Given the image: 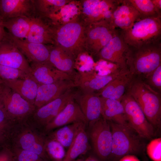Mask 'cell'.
<instances>
[{
  "mask_svg": "<svg viewBox=\"0 0 161 161\" xmlns=\"http://www.w3.org/2000/svg\"><path fill=\"white\" fill-rule=\"evenodd\" d=\"M126 57L129 72L143 80L161 65V40L137 47L129 46Z\"/></svg>",
  "mask_w": 161,
  "mask_h": 161,
  "instance_id": "cell-1",
  "label": "cell"
},
{
  "mask_svg": "<svg viewBox=\"0 0 161 161\" xmlns=\"http://www.w3.org/2000/svg\"><path fill=\"white\" fill-rule=\"evenodd\" d=\"M126 92L137 103L155 129L160 128L161 125V93L152 89L142 80L134 77Z\"/></svg>",
  "mask_w": 161,
  "mask_h": 161,
  "instance_id": "cell-2",
  "label": "cell"
},
{
  "mask_svg": "<svg viewBox=\"0 0 161 161\" xmlns=\"http://www.w3.org/2000/svg\"><path fill=\"white\" fill-rule=\"evenodd\" d=\"M112 134L110 161H118L127 155L141 154L144 146L143 138L130 127L108 121Z\"/></svg>",
  "mask_w": 161,
  "mask_h": 161,
  "instance_id": "cell-3",
  "label": "cell"
},
{
  "mask_svg": "<svg viewBox=\"0 0 161 161\" xmlns=\"http://www.w3.org/2000/svg\"><path fill=\"white\" fill-rule=\"evenodd\" d=\"M49 25L54 45L68 51L75 59L86 52V26L79 20L61 25Z\"/></svg>",
  "mask_w": 161,
  "mask_h": 161,
  "instance_id": "cell-4",
  "label": "cell"
},
{
  "mask_svg": "<svg viewBox=\"0 0 161 161\" xmlns=\"http://www.w3.org/2000/svg\"><path fill=\"white\" fill-rule=\"evenodd\" d=\"M129 46L137 47L161 40V18L141 19L129 28L119 30Z\"/></svg>",
  "mask_w": 161,
  "mask_h": 161,
  "instance_id": "cell-5",
  "label": "cell"
},
{
  "mask_svg": "<svg viewBox=\"0 0 161 161\" xmlns=\"http://www.w3.org/2000/svg\"><path fill=\"white\" fill-rule=\"evenodd\" d=\"M0 108L13 122L27 117L35 110L34 106L4 82L0 86Z\"/></svg>",
  "mask_w": 161,
  "mask_h": 161,
  "instance_id": "cell-6",
  "label": "cell"
},
{
  "mask_svg": "<svg viewBox=\"0 0 161 161\" xmlns=\"http://www.w3.org/2000/svg\"><path fill=\"white\" fill-rule=\"evenodd\" d=\"M88 125V136L92 143L93 155L100 161H110L112 134L108 121L102 117Z\"/></svg>",
  "mask_w": 161,
  "mask_h": 161,
  "instance_id": "cell-7",
  "label": "cell"
},
{
  "mask_svg": "<svg viewBox=\"0 0 161 161\" xmlns=\"http://www.w3.org/2000/svg\"><path fill=\"white\" fill-rule=\"evenodd\" d=\"M120 101L129 127L144 139H150L154 137L155 129L132 97L126 92Z\"/></svg>",
  "mask_w": 161,
  "mask_h": 161,
  "instance_id": "cell-8",
  "label": "cell"
},
{
  "mask_svg": "<svg viewBox=\"0 0 161 161\" xmlns=\"http://www.w3.org/2000/svg\"><path fill=\"white\" fill-rule=\"evenodd\" d=\"M118 30L105 21L86 26V52L92 55H96L115 35Z\"/></svg>",
  "mask_w": 161,
  "mask_h": 161,
  "instance_id": "cell-9",
  "label": "cell"
},
{
  "mask_svg": "<svg viewBox=\"0 0 161 161\" xmlns=\"http://www.w3.org/2000/svg\"><path fill=\"white\" fill-rule=\"evenodd\" d=\"M127 69L117 68L105 75H98L93 71L77 73L75 81L82 92L96 94Z\"/></svg>",
  "mask_w": 161,
  "mask_h": 161,
  "instance_id": "cell-10",
  "label": "cell"
},
{
  "mask_svg": "<svg viewBox=\"0 0 161 161\" xmlns=\"http://www.w3.org/2000/svg\"><path fill=\"white\" fill-rule=\"evenodd\" d=\"M72 88L58 97L35 110L33 118L37 124L46 126L53 120L71 101L75 100L76 92Z\"/></svg>",
  "mask_w": 161,
  "mask_h": 161,
  "instance_id": "cell-11",
  "label": "cell"
},
{
  "mask_svg": "<svg viewBox=\"0 0 161 161\" xmlns=\"http://www.w3.org/2000/svg\"><path fill=\"white\" fill-rule=\"evenodd\" d=\"M0 64L21 70L28 75L31 72L27 59L10 39L8 32L0 42Z\"/></svg>",
  "mask_w": 161,
  "mask_h": 161,
  "instance_id": "cell-12",
  "label": "cell"
},
{
  "mask_svg": "<svg viewBox=\"0 0 161 161\" xmlns=\"http://www.w3.org/2000/svg\"><path fill=\"white\" fill-rule=\"evenodd\" d=\"M128 48L119 30L115 35L95 56L99 59L114 64L120 69H127L126 55Z\"/></svg>",
  "mask_w": 161,
  "mask_h": 161,
  "instance_id": "cell-13",
  "label": "cell"
},
{
  "mask_svg": "<svg viewBox=\"0 0 161 161\" xmlns=\"http://www.w3.org/2000/svg\"><path fill=\"white\" fill-rule=\"evenodd\" d=\"M31 72L29 76L38 84H46L75 78L68 74L54 67L49 61L31 63Z\"/></svg>",
  "mask_w": 161,
  "mask_h": 161,
  "instance_id": "cell-14",
  "label": "cell"
},
{
  "mask_svg": "<svg viewBox=\"0 0 161 161\" xmlns=\"http://www.w3.org/2000/svg\"><path fill=\"white\" fill-rule=\"evenodd\" d=\"M21 129L14 136V147L34 153L48 161L49 158L45 151L44 139L29 128Z\"/></svg>",
  "mask_w": 161,
  "mask_h": 161,
  "instance_id": "cell-15",
  "label": "cell"
},
{
  "mask_svg": "<svg viewBox=\"0 0 161 161\" xmlns=\"http://www.w3.org/2000/svg\"><path fill=\"white\" fill-rule=\"evenodd\" d=\"M77 87L75 80L38 85L34 106L35 109L55 99L67 90Z\"/></svg>",
  "mask_w": 161,
  "mask_h": 161,
  "instance_id": "cell-16",
  "label": "cell"
},
{
  "mask_svg": "<svg viewBox=\"0 0 161 161\" xmlns=\"http://www.w3.org/2000/svg\"><path fill=\"white\" fill-rule=\"evenodd\" d=\"M36 15L34 0H0V19L3 21L20 16Z\"/></svg>",
  "mask_w": 161,
  "mask_h": 161,
  "instance_id": "cell-17",
  "label": "cell"
},
{
  "mask_svg": "<svg viewBox=\"0 0 161 161\" xmlns=\"http://www.w3.org/2000/svg\"><path fill=\"white\" fill-rule=\"evenodd\" d=\"M8 34L15 46L31 63L48 61L51 45L30 42L14 38L8 33Z\"/></svg>",
  "mask_w": 161,
  "mask_h": 161,
  "instance_id": "cell-18",
  "label": "cell"
},
{
  "mask_svg": "<svg viewBox=\"0 0 161 161\" xmlns=\"http://www.w3.org/2000/svg\"><path fill=\"white\" fill-rule=\"evenodd\" d=\"M75 100L84 114L87 125L102 117L100 98L95 94L76 92Z\"/></svg>",
  "mask_w": 161,
  "mask_h": 161,
  "instance_id": "cell-19",
  "label": "cell"
},
{
  "mask_svg": "<svg viewBox=\"0 0 161 161\" xmlns=\"http://www.w3.org/2000/svg\"><path fill=\"white\" fill-rule=\"evenodd\" d=\"M140 19V14L129 0H121L112 13L110 24L115 28L124 29Z\"/></svg>",
  "mask_w": 161,
  "mask_h": 161,
  "instance_id": "cell-20",
  "label": "cell"
},
{
  "mask_svg": "<svg viewBox=\"0 0 161 161\" xmlns=\"http://www.w3.org/2000/svg\"><path fill=\"white\" fill-rule=\"evenodd\" d=\"M78 122H83L87 125L84 114L74 100L68 103L56 117L44 127V129L46 132H48L56 128Z\"/></svg>",
  "mask_w": 161,
  "mask_h": 161,
  "instance_id": "cell-21",
  "label": "cell"
},
{
  "mask_svg": "<svg viewBox=\"0 0 161 161\" xmlns=\"http://www.w3.org/2000/svg\"><path fill=\"white\" fill-rule=\"evenodd\" d=\"M75 58L68 51L57 45H51L49 62L55 68L75 79Z\"/></svg>",
  "mask_w": 161,
  "mask_h": 161,
  "instance_id": "cell-22",
  "label": "cell"
},
{
  "mask_svg": "<svg viewBox=\"0 0 161 161\" xmlns=\"http://www.w3.org/2000/svg\"><path fill=\"white\" fill-rule=\"evenodd\" d=\"M133 77L127 69L95 94L100 97L121 101Z\"/></svg>",
  "mask_w": 161,
  "mask_h": 161,
  "instance_id": "cell-23",
  "label": "cell"
},
{
  "mask_svg": "<svg viewBox=\"0 0 161 161\" xmlns=\"http://www.w3.org/2000/svg\"><path fill=\"white\" fill-rule=\"evenodd\" d=\"M81 10L80 1L71 0L54 13L41 17L49 24L61 25L80 20Z\"/></svg>",
  "mask_w": 161,
  "mask_h": 161,
  "instance_id": "cell-24",
  "label": "cell"
},
{
  "mask_svg": "<svg viewBox=\"0 0 161 161\" xmlns=\"http://www.w3.org/2000/svg\"><path fill=\"white\" fill-rule=\"evenodd\" d=\"M24 40L36 43L54 44L49 25L44 18L36 15L32 18L29 32Z\"/></svg>",
  "mask_w": 161,
  "mask_h": 161,
  "instance_id": "cell-25",
  "label": "cell"
},
{
  "mask_svg": "<svg viewBox=\"0 0 161 161\" xmlns=\"http://www.w3.org/2000/svg\"><path fill=\"white\" fill-rule=\"evenodd\" d=\"M100 97L101 102V114L103 118L108 121L130 127L123 106L120 101Z\"/></svg>",
  "mask_w": 161,
  "mask_h": 161,
  "instance_id": "cell-26",
  "label": "cell"
},
{
  "mask_svg": "<svg viewBox=\"0 0 161 161\" xmlns=\"http://www.w3.org/2000/svg\"><path fill=\"white\" fill-rule=\"evenodd\" d=\"M3 82L30 104L34 106L39 84L29 76L24 78Z\"/></svg>",
  "mask_w": 161,
  "mask_h": 161,
  "instance_id": "cell-27",
  "label": "cell"
},
{
  "mask_svg": "<svg viewBox=\"0 0 161 161\" xmlns=\"http://www.w3.org/2000/svg\"><path fill=\"white\" fill-rule=\"evenodd\" d=\"M121 0H100L95 6L84 25L105 21L109 23L114 11Z\"/></svg>",
  "mask_w": 161,
  "mask_h": 161,
  "instance_id": "cell-28",
  "label": "cell"
},
{
  "mask_svg": "<svg viewBox=\"0 0 161 161\" xmlns=\"http://www.w3.org/2000/svg\"><path fill=\"white\" fill-rule=\"evenodd\" d=\"M86 125L83 122H78L62 126L52 132L50 138L58 141L64 147H69L79 132Z\"/></svg>",
  "mask_w": 161,
  "mask_h": 161,
  "instance_id": "cell-29",
  "label": "cell"
},
{
  "mask_svg": "<svg viewBox=\"0 0 161 161\" xmlns=\"http://www.w3.org/2000/svg\"><path fill=\"white\" fill-rule=\"evenodd\" d=\"M32 18L20 16L9 18L3 21L5 28L12 37L25 39L30 31Z\"/></svg>",
  "mask_w": 161,
  "mask_h": 161,
  "instance_id": "cell-30",
  "label": "cell"
},
{
  "mask_svg": "<svg viewBox=\"0 0 161 161\" xmlns=\"http://www.w3.org/2000/svg\"><path fill=\"white\" fill-rule=\"evenodd\" d=\"M85 128H82L78 133L69 147L63 161H73L89 149V138Z\"/></svg>",
  "mask_w": 161,
  "mask_h": 161,
  "instance_id": "cell-31",
  "label": "cell"
},
{
  "mask_svg": "<svg viewBox=\"0 0 161 161\" xmlns=\"http://www.w3.org/2000/svg\"><path fill=\"white\" fill-rule=\"evenodd\" d=\"M71 0H34L36 15L41 16L52 14Z\"/></svg>",
  "mask_w": 161,
  "mask_h": 161,
  "instance_id": "cell-32",
  "label": "cell"
},
{
  "mask_svg": "<svg viewBox=\"0 0 161 161\" xmlns=\"http://www.w3.org/2000/svg\"><path fill=\"white\" fill-rule=\"evenodd\" d=\"M139 13L141 18H161V11L154 5L151 0H129Z\"/></svg>",
  "mask_w": 161,
  "mask_h": 161,
  "instance_id": "cell-33",
  "label": "cell"
},
{
  "mask_svg": "<svg viewBox=\"0 0 161 161\" xmlns=\"http://www.w3.org/2000/svg\"><path fill=\"white\" fill-rule=\"evenodd\" d=\"M44 148L49 158L53 161H63L66 155L64 147L56 140H45Z\"/></svg>",
  "mask_w": 161,
  "mask_h": 161,
  "instance_id": "cell-34",
  "label": "cell"
},
{
  "mask_svg": "<svg viewBox=\"0 0 161 161\" xmlns=\"http://www.w3.org/2000/svg\"><path fill=\"white\" fill-rule=\"evenodd\" d=\"M28 76L21 70L0 64V79L3 81L24 78Z\"/></svg>",
  "mask_w": 161,
  "mask_h": 161,
  "instance_id": "cell-35",
  "label": "cell"
},
{
  "mask_svg": "<svg viewBox=\"0 0 161 161\" xmlns=\"http://www.w3.org/2000/svg\"><path fill=\"white\" fill-rule=\"evenodd\" d=\"M147 154L153 161H161V138L151 140L147 145Z\"/></svg>",
  "mask_w": 161,
  "mask_h": 161,
  "instance_id": "cell-36",
  "label": "cell"
},
{
  "mask_svg": "<svg viewBox=\"0 0 161 161\" xmlns=\"http://www.w3.org/2000/svg\"><path fill=\"white\" fill-rule=\"evenodd\" d=\"M143 80L152 89L161 93V65Z\"/></svg>",
  "mask_w": 161,
  "mask_h": 161,
  "instance_id": "cell-37",
  "label": "cell"
},
{
  "mask_svg": "<svg viewBox=\"0 0 161 161\" xmlns=\"http://www.w3.org/2000/svg\"><path fill=\"white\" fill-rule=\"evenodd\" d=\"M14 148L13 153L17 161H47L34 153Z\"/></svg>",
  "mask_w": 161,
  "mask_h": 161,
  "instance_id": "cell-38",
  "label": "cell"
},
{
  "mask_svg": "<svg viewBox=\"0 0 161 161\" xmlns=\"http://www.w3.org/2000/svg\"><path fill=\"white\" fill-rule=\"evenodd\" d=\"M13 123L0 108V131L6 135L12 128Z\"/></svg>",
  "mask_w": 161,
  "mask_h": 161,
  "instance_id": "cell-39",
  "label": "cell"
},
{
  "mask_svg": "<svg viewBox=\"0 0 161 161\" xmlns=\"http://www.w3.org/2000/svg\"><path fill=\"white\" fill-rule=\"evenodd\" d=\"M14 157V153L6 147L0 151V161H13Z\"/></svg>",
  "mask_w": 161,
  "mask_h": 161,
  "instance_id": "cell-40",
  "label": "cell"
},
{
  "mask_svg": "<svg viewBox=\"0 0 161 161\" xmlns=\"http://www.w3.org/2000/svg\"><path fill=\"white\" fill-rule=\"evenodd\" d=\"M118 161H140V160L136 155L129 154L123 157Z\"/></svg>",
  "mask_w": 161,
  "mask_h": 161,
  "instance_id": "cell-41",
  "label": "cell"
},
{
  "mask_svg": "<svg viewBox=\"0 0 161 161\" xmlns=\"http://www.w3.org/2000/svg\"><path fill=\"white\" fill-rule=\"evenodd\" d=\"M7 32L5 30L3 21L0 19V42L6 37Z\"/></svg>",
  "mask_w": 161,
  "mask_h": 161,
  "instance_id": "cell-42",
  "label": "cell"
},
{
  "mask_svg": "<svg viewBox=\"0 0 161 161\" xmlns=\"http://www.w3.org/2000/svg\"><path fill=\"white\" fill-rule=\"evenodd\" d=\"M155 7L159 10L161 11V0H151Z\"/></svg>",
  "mask_w": 161,
  "mask_h": 161,
  "instance_id": "cell-43",
  "label": "cell"
},
{
  "mask_svg": "<svg viewBox=\"0 0 161 161\" xmlns=\"http://www.w3.org/2000/svg\"><path fill=\"white\" fill-rule=\"evenodd\" d=\"M84 161H100L93 154H91Z\"/></svg>",
  "mask_w": 161,
  "mask_h": 161,
  "instance_id": "cell-44",
  "label": "cell"
},
{
  "mask_svg": "<svg viewBox=\"0 0 161 161\" xmlns=\"http://www.w3.org/2000/svg\"><path fill=\"white\" fill-rule=\"evenodd\" d=\"M6 136L5 134L0 131V143L4 140Z\"/></svg>",
  "mask_w": 161,
  "mask_h": 161,
  "instance_id": "cell-45",
  "label": "cell"
},
{
  "mask_svg": "<svg viewBox=\"0 0 161 161\" xmlns=\"http://www.w3.org/2000/svg\"><path fill=\"white\" fill-rule=\"evenodd\" d=\"M3 83V81L1 79H0V85Z\"/></svg>",
  "mask_w": 161,
  "mask_h": 161,
  "instance_id": "cell-46",
  "label": "cell"
},
{
  "mask_svg": "<svg viewBox=\"0 0 161 161\" xmlns=\"http://www.w3.org/2000/svg\"><path fill=\"white\" fill-rule=\"evenodd\" d=\"M76 161H84V160L80 159L77 160Z\"/></svg>",
  "mask_w": 161,
  "mask_h": 161,
  "instance_id": "cell-47",
  "label": "cell"
}]
</instances>
